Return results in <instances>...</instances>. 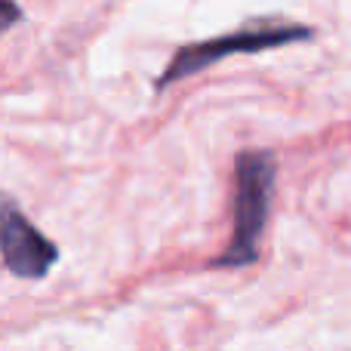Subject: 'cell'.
<instances>
[{"mask_svg": "<svg viewBox=\"0 0 351 351\" xmlns=\"http://www.w3.org/2000/svg\"><path fill=\"white\" fill-rule=\"evenodd\" d=\"M278 164L268 152H241L234 160V231L216 265L243 268L259 256V237L271 210Z\"/></svg>", "mask_w": 351, "mask_h": 351, "instance_id": "1", "label": "cell"}, {"mask_svg": "<svg viewBox=\"0 0 351 351\" xmlns=\"http://www.w3.org/2000/svg\"><path fill=\"white\" fill-rule=\"evenodd\" d=\"M311 28L308 25H243L234 34H222L213 40H200V43H188V47L176 49V56L170 59V65L164 68V74L158 77V90L185 80L191 74L204 71V68L216 65V62L228 59V56H241V53H265L274 47H287L296 40H308Z\"/></svg>", "mask_w": 351, "mask_h": 351, "instance_id": "2", "label": "cell"}, {"mask_svg": "<svg viewBox=\"0 0 351 351\" xmlns=\"http://www.w3.org/2000/svg\"><path fill=\"white\" fill-rule=\"evenodd\" d=\"M0 256L16 278L28 280L43 278L59 259L56 243L40 234L6 194H0Z\"/></svg>", "mask_w": 351, "mask_h": 351, "instance_id": "3", "label": "cell"}, {"mask_svg": "<svg viewBox=\"0 0 351 351\" xmlns=\"http://www.w3.org/2000/svg\"><path fill=\"white\" fill-rule=\"evenodd\" d=\"M22 19V10H19L12 0H0V34H3L10 25H16Z\"/></svg>", "mask_w": 351, "mask_h": 351, "instance_id": "4", "label": "cell"}]
</instances>
